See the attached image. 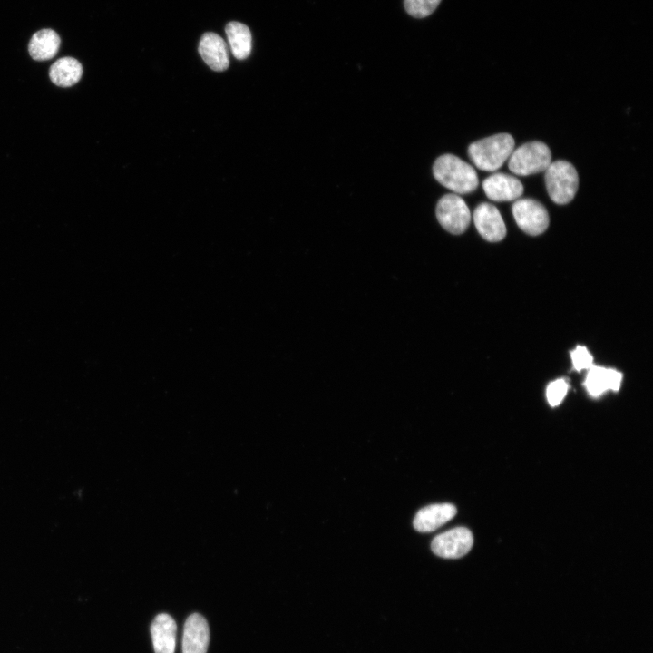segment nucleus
<instances>
[{
  "label": "nucleus",
  "mask_w": 653,
  "mask_h": 653,
  "mask_svg": "<svg viewBox=\"0 0 653 653\" xmlns=\"http://www.w3.org/2000/svg\"><path fill=\"white\" fill-rule=\"evenodd\" d=\"M231 52L235 58L242 60L251 52L252 37L247 25L239 22H229L225 28Z\"/></svg>",
  "instance_id": "obj_17"
},
{
  "label": "nucleus",
  "mask_w": 653,
  "mask_h": 653,
  "mask_svg": "<svg viewBox=\"0 0 653 653\" xmlns=\"http://www.w3.org/2000/svg\"><path fill=\"white\" fill-rule=\"evenodd\" d=\"M60 37L52 29H42L32 36L28 50L34 60L45 61L56 55L60 47Z\"/></svg>",
  "instance_id": "obj_15"
},
{
  "label": "nucleus",
  "mask_w": 653,
  "mask_h": 653,
  "mask_svg": "<svg viewBox=\"0 0 653 653\" xmlns=\"http://www.w3.org/2000/svg\"><path fill=\"white\" fill-rule=\"evenodd\" d=\"M436 217L445 230L455 235L464 232L471 222L470 210L457 194H446L439 200Z\"/></svg>",
  "instance_id": "obj_5"
},
{
  "label": "nucleus",
  "mask_w": 653,
  "mask_h": 653,
  "mask_svg": "<svg viewBox=\"0 0 653 653\" xmlns=\"http://www.w3.org/2000/svg\"><path fill=\"white\" fill-rule=\"evenodd\" d=\"M513 150L512 136L498 133L473 142L468 148V155L478 169L493 171L502 166Z\"/></svg>",
  "instance_id": "obj_2"
},
{
  "label": "nucleus",
  "mask_w": 653,
  "mask_h": 653,
  "mask_svg": "<svg viewBox=\"0 0 653 653\" xmlns=\"http://www.w3.org/2000/svg\"><path fill=\"white\" fill-rule=\"evenodd\" d=\"M456 512V507L451 503L428 505L417 512L413 525L420 532L434 531L452 520Z\"/></svg>",
  "instance_id": "obj_11"
},
{
  "label": "nucleus",
  "mask_w": 653,
  "mask_h": 653,
  "mask_svg": "<svg viewBox=\"0 0 653 653\" xmlns=\"http://www.w3.org/2000/svg\"><path fill=\"white\" fill-rule=\"evenodd\" d=\"M473 537L470 530L457 527L434 538L431 543L433 552L442 558L458 559L472 549Z\"/></svg>",
  "instance_id": "obj_7"
},
{
  "label": "nucleus",
  "mask_w": 653,
  "mask_h": 653,
  "mask_svg": "<svg viewBox=\"0 0 653 653\" xmlns=\"http://www.w3.org/2000/svg\"><path fill=\"white\" fill-rule=\"evenodd\" d=\"M486 196L493 201H512L523 193V185L512 175L497 172L482 182Z\"/></svg>",
  "instance_id": "obj_9"
},
{
  "label": "nucleus",
  "mask_w": 653,
  "mask_h": 653,
  "mask_svg": "<svg viewBox=\"0 0 653 653\" xmlns=\"http://www.w3.org/2000/svg\"><path fill=\"white\" fill-rule=\"evenodd\" d=\"M545 184L553 202L560 205L567 204L573 200L578 190V172L567 161H553L545 170Z\"/></svg>",
  "instance_id": "obj_3"
},
{
  "label": "nucleus",
  "mask_w": 653,
  "mask_h": 653,
  "mask_svg": "<svg viewBox=\"0 0 653 653\" xmlns=\"http://www.w3.org/2000/svg\"><path fill=\"white\" fill-rule=\"evenodd\" d=\"M210 642L208 622L200 614L190 615L184 624L182 653H207Z\"/></svg>",
  "instance_id": "obj_10"
},
{
  "label": "nucleus",
  "mask_w": 653,
  "mask_h": 653,
  "mask_svg": "<svg viewBox=\"0 0 653 653\" xmlns=\"http://www.w3.org/2000/svg\"><path fill=\"white\" fill-rule=\"evenodd\" d=\"M199 53L207 65L214 71L221 72L229 67L227 45L215 33L210 32L202 35L199 44Z\"/></svg>",
  "instance_id": "obj_12"
},
{
  "label": "nucleus",
  "mask_w": 653,
  "mask_h": 653,
  "mask_svg": "<svg viewBox=\"0 0 653 653\" xmlns=\"http://www.w3.org/2000/svg\"><path fill=\"white\" fill-rule=\"evenodd\" d=\"M442 0H404L405 11L413 17L424 18L430 15Z\"/></svg>",
  "instance_id": "obj_18"
},
{
  "label": "nucleus",
  "mask_w": 653,
  "mask_h": 653,
  "mask_svg": "<svg viewBox=\"0 0 653 653\" xmlns=\"http://www.w3.org/2000/svg\"><path fill=\"white\" fill-rule=\"evenodd\" d=\"M177 626L166 613L155 617L151 625V635L155 653H174Z\"/></svg>",
  "instance_id": "obj_13"
},
{
  "label": "nucleus",
  "mask_w": 653,
  "mask_h": 653,
  "mask_svg": "<svg viewBox=\"0 0 653 653\" xmlns=\"http://www.w3.org/2000/svg\"><path fill=\"white\" fill-rule=\"evenodd\" d=\"M83 74V67L79 61L73 57H63L55 61L50 67L49 76L57 86L70 87L76 84Z\"/></svg>",
  "instance_id": "obj_16"
},
{
  "label": "nucleus",
  "mask_w": 653,
  "mask_h": 653,
  "mask_svg": "<svg viewBox=\"0 0 653 653\" xmlns=\"http://www.w3.org/2000/svg\"><path fill=\"white\" fill-rule=\"evenodd\" d=\"M517 225L531 236L543 233L549 226V214L546 208L533 199L517 200L512 207Z\"/></svg>",
  "instance_id": "obj_6"
},
{
  "label": "nucleus",
  "mask_w": 653,
  "mask_h": 653,
  "mask_svg": "<svg viewBox=\"0 0 653 653\" xmlns=\"http://www.w3.org/2000/svg\"><path fill=\"white\" fill-rule=\"evenodd\" d=\"M551 163L550 148L541 141H530L513 150L508 167L514 174L527 176L545 170Z\"/></svg>",
  "instance_id": "obj_4"
},
{
  "label": "nucleus",
  "mask_w": 653,
  "mask_h": 653,
  "mask_svg": "<svg viewBox=\"0 0 653 653\" xmlns=\"http://www.w3.org/2000/svg\"><path fill=\"white\" fill-rule=\"evenodd\" d=\"M473 221L480 235L487 241L498 242L506 235V227L502 215L491 203L483 202L476 207Z\"/></svg>",
  "instance_id": "obj_8"
},
{
  "label": "nucleus",
  "mask_w": 653,
  "mask_h": 653,
  "mask_svg": "<svg viewBox=\"0 0 653 653\" xmlns=\"http://www.w3.org/2000/svg\"><path fill=\"white\" fill-rule=\"evenodd\" d=\"M568 388L569 385L563 378L550 383L546 389V396L550 405H559L567 395Z\"/></svg>",
  "instance_id": "obj_19"
},
{
  "label": "nucleus",
  "mask_w": 653,
  "mask_h": 653,
  "mask_svg": "<svg viewBox=\"0 0 653 653\" xmlns=\"http://www.w3.org/2000/svg\"><path fill=\"white\" fill-rule=\"evenodd\" d=\"M570 357L573 367L578 372L588 370L593 365V357L585 346H578L570 352Z\"/></svg>",
  "instance_id": "obj_20"
},
{
  "label": "nucleus",
  "mask_w": 653,
  "mask_h": 653,
  "mask_svg": "<svg viewBox=\"0 0 653 653\" xmlns=\"http://www.w3.org/2000/svg\"><path fill=\"white\" fill-rule=\"evenodd\" d=\"M433 173L437 181L457 194L471 193L479 185L475 170L453 154L438 157L434 163Z\"/></svg>",
  "instance_id": "obj_1"
},
{
  "label": "nucleus",
  "mask_w": 653,
  "mask_h": 653,
  "mask_svg": "<svg viewBox=\"0 0 653 653\" xmlns=\"http://www.w3.org/2000/svg\"><path fill=\"white\" fill-rule=\"evenodd\" d=\"M622 374L612 368L592 365L588 369L584 386L588 393L598 397L607 390L618 391L620 387Z\"/></svg>",
  "instance_id": "obj_14"
}]
</instances>
